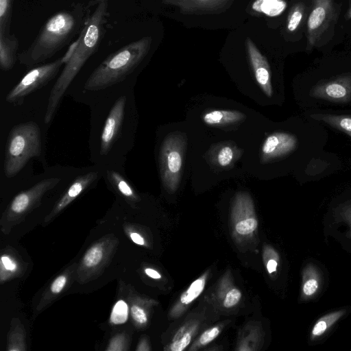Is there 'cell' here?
<instances>
[{
  "label": "cell",
  "instance_id": "10",
  "mask_svg": "<svg viewBox=\"0 0 351 351\" xmlns=\"http://www.w3.org/2000/svg\"><path fill=\"white\" fill-rule=\"evenodd\" d=\"M234 0H162L165 4L178 7L184 14H213L227 10Z\"/></svg>",
  "mask_w": 351,
  "mask_h": 351
},
{
  "label": "cell",
  "instance_id": "37",
  "mask_svg": "<svg viewBox=\"0 0 351 351\" xmlns=\"http://www.w3.org/2000/svg\"><path fill=\"white\" fill-rule=\"evenodd\" d=\"M145 272L148 276L154 279H159L161 277L160 274L157 271L151 268H146Z\"/></svg>",
  "mask_w": 351,
  "mask_h": 351
},
{
  "label": "cell",
  "instance_id": "35",
  "mask_svg": "<svg viewBox=\"0 0 351 351\" xmlns=\"http://www.w3.org/2000/svg\"><path fill=\"white\" fill-rule=\"evenodd\" d=\"M130 238L135 243L138 245H143L145 244L144 239L136 232L131 233Z\"/></svg>",
  "mask_w": 351,
  "mask_h": 351
},
{
  "label": "cell",
  "instance_id": "27",
  "mask_svg": "<svg viewBox=\"0 0 351 351\" xmlns=\"http://www.w3.org/2000/svg\"><path fill=\"white\" fill-rule=\"evenodd\" d=\"M241 298V291L237 289H232L227 293L223 300V306L226 308L234 306L239 302Z\"/></svg>",
  "mask_w": 351,
  "mask_h": 351
},
{
  "label": "cell",
  "instance_id": "9",
  "mask_svg": "<svg viewBox=\"0 0 351 351\" xmlns=\"http://www.w3.org/2000/svg\"><path fill=\"white\" fill-rule=\"evenodd\" d=\"M125 98L119 97L112 106L106 119L100 138V154H107L115 143L123 125Z\"/></svg>",
  "mask_w": 351,
  "mask_h": 351
},
{
  "label": "cell",
  "instance_id": "36",
  "mask_svg": "<svg viewBox=\"0 0 351 351\" xmlns=\"http://www.w3.org/2000/svg\"><path fill=\"white\" fill-rule=\"evenodd\" d=\"M340 125L346 131L351 132V119L344 118L341 120Z\"/></svg>",
  "mask_w": 351,
  "mask_h": 351
},
{
  "label": "cell",
  "instance_id": "33",
  "mask_svg": "<svg viewBox=\"0 0 351 351\" xmlns=\"http://www.w3.org/2000/svg\"><path fill=\"white\" fill-rule=\"evenodd\" d=\"M1 268L9 272H14L17 269L16 263L6 255H3L1 258Z\"/></svg>",
  "mask_w": 351,
  "mask_h": 351
},
{
  "label": "cell",
  "instance_id": "31",
  "mask_svg": "<svg viewBox=\"0 0 351 351\" xmlns=\"http://www.w3.org/2000/svg\"><path fill=\"white\" fill-rule=\"evenodd\" d=\"M219 332V328L217 326L213 327L204 331L199 337V344L203 346L210 343L218 336Z\"/></svg>",
  "mask_w": 351,
  "mask_h": 351
},
{
  "label": "cell",
  "instance_id": "24",
  "mask_svg": "<svg viewBox=\"0 0 351 351\" xmlns=\"http://www.w3.org/2000/svg\"><path fill=\"white\" fill-rule=\"evenodd\" d=\"M257 220L254 217H247L238 221L235 226L236 232L241 235L252 233L257 228Z\"/></svg>",
  "mask_w": 351,
  "mask_h": 351
},
{
  "label": "cell",
  "instance_id": "19",
  "mask_svg": "<svg viewBox=\"0 0 351 351\" xmlns=\"http://www.w3.org/2000/svg\"><path fill=\"white\" fill-rule=\"evenodd\" d=\"M285 7V3L280 0H256L252 4L254 10L268 16L280 14Z\"/></svg>",
  "mask_w": 351,
  "mask_h": 351
},
{
  "label": "cell",
  "instance_id": "28",
  "mask_svg": "<svg viewBox=\"0 0 351 351\" xmlns=\"http://www.w3.org/2000/svg\"><path fill=\"white\" fill-rule=\"evenodd\" d=\"M327 95L332 98H341L346 95V89L339 84H330L326 88Z\"/></svg>",
  "mask_w": 351,
  "mask_h": 351
},
{
  "label": "cell",
  "instance_id": "15",
  "mask_svg": "<svg viewBox=\"0 0 351 351\" xmlns=\"http://www.w3.org/2000/svg\"><path fill=\"white\" fill-rule=\"evenodd\" d=\"M245 117V115L239 111L216 110L206 113L203 120L208 125H217L236 123Z\"/></svg>",
  "mask_w": 351,
  "mask_h": 351
},
{
  "label": "cell",
  "instance_id": "21",
  "mask_svg": "<svg viewBox=\"0 0 351 351\" xmlns=\"http://www.w3.org/2000/svg\"><path fill=\"white\" fill-rule=\"evenodd\" d=\"M206 278L203 276L191 283L189 287L180 297V303L186 305L196 299L203 291L205 287Z\"/></svg>",
  "mask_w": 351,
  "mask_h": 351
},
{
  "label": "cell",
  "instance_id": "17",
  "mask_svg": "<svg viewBox=\"0 0 351 351\" xmlns=\"http://www.w3.org/2000/svg\"><path fill=\"white\" fill-rule=\"evenodd\" d=\"M107 256L103 243H98L90 247L84 254L82 267L85 270L92 271L99 268Z\"/></svg>",
  "mask_w": 351,
  "mask_h": 351
},
{
  "label": "cell",
  "instance_id": "20",
  "mask_svg": "<svg viewBox=\"0 0 351 351\" xmlns=\"http://www.w3.org/2000/svg\"><path fill=\"white\" fill-rule=\"evenodd\" d=\"M13 0H0V34L10 35Z\"/></svg>",
  "mask_w": 351,
  "mask_h": 351
},
{
  "label": "cell",
  "instance_id": "12",
  "mask_svg": "<svg viewBox=\"0 0 351 351\" xmlns=\"http://www.w3.org/2000/svg\"><path fill=\"white\" fill-rule=\"evenodd\" d=\"M97 179L98 173L95 171H90L77 176L46 217L45 221L52 220Z\"/></svg>",
  "mask_w": 351,
  "mask_h": 351
},
{
  "label": "cell",
  "instance_id": "30",
  "mask_svg": "<svg viewBox=\"0 0 351 351\" xmlns=\"http://www.w3.org/2000/svg\"><path fill=\"white\" fill-rule=\"evenodd\" d=\"M67 276L65 274L58 276L51 283L49 291L53 295L60 293L66 285Z\"/></svg>",
  "mask_w": 351,
  "mask_h": 351
},
{
  "label": "cell",
  "instance_id": "38",
  "mask_svg": "<svg viewBox=\"0 0 351 351\" xmlns=\"http://www.w3.org/2000/svg\"><path fill=\"white\" fill-rule=\"evenodd\" d=\"M345 19L346 20L351 19V0L348 1V8L346 14H345Z\"/></svg>",
  "mask_w": 351,
  "mask_h": 351
},
{
  "label": "cell",
  "instance_id": "13",
  "mask_svg": "<svg viewBox=\"0 0 351 351\" xmlns=\"http://www.w3.org/2000/svg\"><path fill=\"white\" fill-rule=\"evenodd\" d=\"M292 145V138L286 134L276 133L268 136L261 147V161L267 162L287 152Z\"/></svg>",
  "mask_w": 351,
  "mask_h": 351
},
{
  "label": "cell",
  "instance_id": "32",
  "mask_svg": "<svg viewBox=\"0 0 351 351\" xmlns=\"http://www.w3.org/2000/svg\"><path fill=\"white\" fill-rule=\"evenodd\" d=\"M318 288V282L314 279L311 278L306 280L303 285V293L307 296L314 294Z\"/></svg>",
  "mask_w": 351,
  "mask_h": 351
},
{
  "label": "cell",
  "instance_id": "2",
  "mask_svg": "<svg viewBox=\"0 0 351 351\" xmlns=\"http://www.w3.org/2000/svg\"><path fill=\"white\" fill-rule=\"evenodd\" d=\"M88 12V4L77 3L52 15L30 46L19 54L20 63L29 68L53 57L80 34Z\"/></svg>",
  "mask_w": 351,
  "mask_h": 351
},
{
  "label": "cell",
  "instance_id": "25",
  "mask_svg": "<svg viewBox=\"0 0 351 351\" xmlns=\"http://www.w3.org/2000/svg\"><path fill=\"white\" fill-rule=\"evenodd\" d=\"M191 340V332H186L177 336L170 345V350L173 351H182L187 347Z\"/></svg>",
  "mask_w": 351,
  "mask_h": 351
},
{
  "label": "cell",
  "instance_id": "7",
  "mask_svg": "<svg viewBox=\"0 0 351 351\" xmlns=\"http://www.w3.org/2000/svg\"><path fill=\"white\" fill-rule=\"evenodd\" d=\"M180 134L168 136L160 152L161 178L165 187L171 191H176L179 184L186 145V139Z\"/></svg>",
  "mask_w": 351,
  "mask_h": 351
},
{
  "label": "cell",
  "instance_id": "8",
  "mask_svg": "<svg viewBox=\"0 0 351 351\" xmlns=\"http://www.w3.org/2000/svg\"><path fill=\"white\" fill-rule=\"evenodd\" d=\"M334 0H311L307 19L306 37L311 47L317 45L337 17Z\"/></svg>",
  "mask_w": 351,
  "mask_h": 351
},
{
  "label": "cell",
  "instance_id": "14",
  "mask_svg": "<svg viewBox=\"0 0 351 351\" xmlns=\"http://www.w3.org/2000/svg\"><path fill=\"white\" fill-rule=\"evenodd\" d=\"M19 40L14 34H0V67L1 70H11L18 59Z\"/></svg>",
  "mask_w": 351,
  "mask_h": 351
},
{
  "label": "cell",
  "instance_id": "11",
  "mask_svg": "<svg viewBox=\"0 0 351 351\" xmlns=\"http://www.w3.org/2000/svg\"><path fill=\"white\" fill-rule=\"evenodd\" d=\"M245 45L256 80L265 95L271 97L272 95L271 71L267 60L250 38H246Z\"/></svg>",
  "mask_w": 351,
  "mask_h": 351
},
{
  "label": "cell",
  "instance_id": "1",
  "mask_svg": "<svg viewBox=\"0 0 351 351\" xmlns=\"http://www.w3.org/2000/svg\"><path fill=\"white\" fill-rule=\"evenodd\" d=\"M109 0H93L88 4L89 12L84 27L76 39V46L58 77L49 94L45 123H49L64 93L88 58L99 47L106 33Z\"/></svg>",
  "mask_w": 351,
  "mask_h": 351
},
{
  "label": "cell",
  "instance_id": "26",
  "mask_svg": "<svg viewBox=\"0 0 351 351\" xmlns=\"http://www.w3.org/2000/svg\"><path fill=\"white\" fill-rule=\"evenodd\" d=\"M233 158V152L230 147L225 146L221 149L217 156L219 164L226 167L230 164Z\"/></svg>",
  "mask_w": 351,
  "mask_h": 351
},
{
  "label": "cell",
  "instance_id": "18",
  "mask_svg": "<svg viewBox=\"0 0 351 351\" xmlns=\"http://www.w3.org/2000/svg\"><path fill=\"white\" fill-rule=\"evenodd\" d=\"M308 10V5L305 1H299L292 6L287 19V29L289 32H294L300 27Z\"/></svg>",
  "mask_w": 351,
  "mask_h": 351
},
{
  "label": "cell",
  "instance_id": "29",
  "mask_svg": "<svg viewBox=\"0 0 351 351\" xmlns=\"http://www.w3.org/2000/svg\"><path fill=\"white\" fill-rule=\"evenodd\" d=\"M131 315L136 323L145 324L147 323V317L145 311L141 306L134 304L130 308Z\"/></svg>",
  "mask_w": 351,
  "mask_h": 351
},
{
  "label": "cell",
  "instance_id": "22",
  "mask_svg": "<svg viewBox=\"0 0 351 351\" xmlns=\"http://www.w3.org/2000/svg\"><path fill=\"white\" fill-rule=\"evenodd\" d=\"M344 313V311H339L337 312L328 314L322 317L313 326L311 335L312 337L322 335L328 328L337 321L340 317Z\"/></svg>",
  "mask_w": 351,
  "mask_h": 351
},
{
  "label": "cell",
  "instance_id": "23",
  "mask_svg": "<svg viewBox=\"0 0 351 351\" xmlns=\"http://www.w3.org/2000/svg\"><path fill=\"white\" fill-rule=\"evenodd\" d=\"M128 306L123 300H119L114 305L111 314L110 322L114 324L125 323L128 318Z\"/></svg>",
  "mask_w": 351,
  "mask_h": 351
},
{
  "label": "cell",
  "instance_id": "6",
  "mask_svg": "<svg viewBox=\"0 0 351 351\" xmlns=\"http://www.w3.org/2000/svg\"><path fill=\"white\" fill-rule=\"evenodd\" d=\"M60 182L58 178L42 180L31 188L16 195L5 210L2 217V230L8 233L10 228L21 221L34 208L37 207L43 196Z\"/></svg>",
  "mask_w": 351,
  "mask_h": 351
},
{
  "label": "cell",
  "instance_id": "16",
  "mask_svg": "<svg viewBox=\"0 0 351 351\" xmlns=\"http://www.w3.org/2000/svg\"><path fill=\"white\" fill-rule=\"evenodd\" d=\"M106 176L111 186L128 201L135 202L138 199V195L134 189L121 173L116 171L108 170Z\"/></svg>",
  "mask_w": 351,
  "mask_h": 351
},
{
  "label": "cell",
  "instance_id": "5",
  "mask_svg": "<svg viewBox=\"0 0 351 351\" xmlns=\"http://www.w3.org/2000/svg\"><path fill=\"white\" fill-rule=\"evenodd\" d=\"M75 46L76 40L71 44L62 57L29 71L10 90L6 95L5 101L14 105H21L27 95L45 86L57 75L60 68L71 58Z\"/></svg>",
  "mask_w": 351,
  "mask_h": 351
},
{
  "label": "cell",
  "instance_id": "34",
  "mask_svg": "<svg viewBox=\"0 0 351 351\" xmlns=\"http://www.w3.org/2000/svg\"><path fill=\"white\" fill-rule=\"evenodd\" d=\"M278 262L275 259H270L267 262V270L269 274H272L276 271Z\"/></svg>",
  "mask_w": 351,
  "mask_h": 351
},
{
  "label": "cell",
  "instance_id": "3",
  "mask_svg": "<svg viewBox=\"0 0 351 351\" xmlns=\"http://www.w3.org/2000/svg\"><path fill=\"white\" fill-rule=\"evenodd\" d=\"M152 43V37L145 36L110 54L90 75L84 89L100 90L123 81L147 56Z\"/></svg>",
  "mask_w": 351,
  "mask_h": 351
},
{
  "label": "cell",
  "instance_id": "4",
  "mask_svg": "<svg viewBox=\"0 0 351 351\" xmlns=\"http://www.w3.org/2000/svg\"><path fill=\"white\" fill-rule=\"evenodd\" d=\"M41 132L35 122L15 125L9 133L5 152L3 171L8 178L15 176L29 159L41 154Z\"/></svg>",
  "mask_w": 351,
  "mask_h": 351
}]
</instances>
